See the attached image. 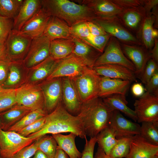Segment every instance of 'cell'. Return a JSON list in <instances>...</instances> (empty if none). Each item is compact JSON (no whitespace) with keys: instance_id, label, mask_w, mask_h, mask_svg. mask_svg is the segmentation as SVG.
<instances>
[{"instance_id":"cell-1","label":"cell","mask_w":158,"mask_h":158,"mask_svg":"<svg viewBox=\"0 0 158 158\" xmlns=\"http://www.w3.org/2000/svg\"><path fill=\"white\" fill-rule=\"evenodd\" d=\"M73 133L82 139L86 138L82 121L77 115L69 113L61 102L51 112L45 116L44 124L38 131L28 137L34 141L48 134Z\"/></svg>"},{"instance_id":"cell-2","label":"cell","mask_w":158,"mask_h":158,"mask_svg":"<svg viewBox=\"0 0 158 158\" xmlns=\"http://www.w3.org/2000/svg\"><path fill=\"white\" fill-rule=\"evenodd\" d=\"M114 110L99 97L83 103L77 115L82 121L87 136L96 137L108 126Z\"/></svg>"},{"instance_id":"cell-3","label":"cell","mask_w":158,"mask_h":158,"mask_svg":"<svg viewBox=\"0 0 158 158\" xmlns=\"http://www.w3.org/2000/svg\"><path fill=\"white\" fill-rule=\"evenodd\" d=\"M41 3L42 7L50 16L63 20L70 27L97 18L89 7L68 0H43Z\"/></svg>"},{"instance_id":"cell-4","label":"cell","mask_w":158,"mask_h":158,"mask_svg":"<svg viewBox=\"0 0 158 158\" xmlns=\"http://www.w3.org/2000/svg\"><path fill=\"white\" fill-rule=\"evenodd\" d=\"M101 77L89 67L80 75L72 78L82 103L98 97Z\"/></svg>"},{"instance_id":"cell-5","label":"cell","mask_w":158,"mask_h":158,"mask_svg":"<svg viewBox=\"0 0 158 158\" xmlns=\"http://www.w3.org/2000/svg\"><path fill=\"white\" fill-rule=\"evenodd\" d=\"M93 22L100 26L106 33L121 41V43L142 45L140 40L124 27L117 16L97 18Z\"/></svg>"},{"instance_id":"cell-6","label":"cell","mask_w":158,"mask_h":158,"mask_svg":"<svg viewBox=\"0 0 158 158\" xmlns=\"http://www.w3.org/2000/svg\"><path fill=\"white\" fill-rule=\"evenodd\" d=\"M89 67L83 60L72 53L58 60L55 68L46 80L57 78H74L81 75Z\"/></svg>"},{"instance_id":"cell-7","label":"cell","mask_w":158,"mask_h":158,"mask_svg":"<svg viewBox=\"0 0 158 158\" xmlns=\"http://www.w3.org/2000/svg\"><path fill=\"white\" fill-rule=\"evenodd\" d=\"M133 105L138 123L151 122L158 125V96L145 92Z\"/></svg>"},{"instance_id":"cell-8","label":"cell","mask_w":158,"mask_h":158,"mask_svg":"<svg viewBox=\"0 0 158 158\" xmlns=\"http://www.w3.org/2000/svg\"><path fill=\"white\" fill-rule=\"evenodd\" d=\"M104 52L98 58L94 67L106 64H117L124 66L135 72L132 63L123 53L118 40L111 36Z\"/></svg>"},{"instance_id":"cell-9","label":"cell","mask_w":158,"mask_h":158,"mask_svg":"<svg viewBox=\"0 0 158 158\" xmlns=\"http://www.w3.org/2000/svg\"><path fill=\"white\" fill-rule=\"evenodd\" d=\"M34 141L14 131L0 128V150L1 158H12L23 147Z\"/></svg>"},{"instance_id":"cell-10","label":"cell","mask_w":158,"mask_h":158,"mask_svg":"<svg viewBox=\"0 0 158 158\" xmlns=\"http://www.w3.org/2000/svg\"><path fill=\"white\" fill-rule=\"evenodd\" d=\"M16 89L17 104L32 110L45 109L44 97L40 86L28 84Z\"/></svg>"},{"instance_id":"cell-11","label":"cell","mask_w":158,"mask_h":158,"mask_svg":"<svg viewBox=\"0 0 158 158\" xmlns=\"http://www.w3.org/2000/svg\"><path fill=\"white\" fill-rule=\"evenodd\" d=\"M50 40L43 35L32 40L23 63L28 68H32L50 56Z\"/></svg>"},{"instance_id":"cell-12","label":"cell","mask_w":158,"mask_h":158,"mask_svg":"<svg viewBox=\"0 0 158 158\" xmlns=\"http://www.w3.org/2000/svg\"><path fill=\"white\" fill-rule=\"evenodd\" d=\"M47 114L54 110L61 102L62 95V78L46 80L40 86Z\"/></svg>"},{"instance_id":"cell-13","label":"cell","mask_w":158,"mask_h":158,"mask_svg":"<svg viewBox=\"0 0 158 158\" xmlns=\"http://www.w3.org/2000/svg\"><path fill=\"white\" fill-rule=\"evenodd\" d=\"M32 40L13 30L5 42L7 56L9 61L21 59L26 55Z\"/></svg>"},{"instance_id":"cell-14","label":"cell","mask_w":158,"mask_h":158,"mask_svg":"<svg viewBox=\"0 0 158 158\" xmlns=\"http://www.w3.org/2000/svg\"><path fill=\"white\" fill-rule=\"evenodd\" d=\"M51 16L42 7L18 31L32 40L43 35Z\"/></svg>"},{"instance_id":"cell-15","label":"cell","mask_w":158,"mask_h":158,"mask_svg":"<svg viewBox=\"0 0 158 158\" xmlns=\"http://www.w3.org/2000/svg\"><path fill=\"white\" fill-rule=\"evenodd\" d=\"M117 139L140 134V126L125 118L117 110H114L109 123Z\"/></svg>"},{"instance_id":"cell-16","label":"cell","mask_w":158,"mask_h":158,"mask_svg":"<svg viewBox=\"0 0 158 158\" xmlns=\"http://www.w3.org/2000/svg\"><path fill=\"white\" fill-rule=\"evenodd\" d=\"M120 44L123 53L135 66L136 78L140 79L147 61L151 59L150 52L141 46Z\"/></svg>"},{"instance_id":"cell-17","label":"cell","mask_w":158,"mask_h":158,"mask_svg":"<svg viewBox=\"0 0 158 158\" xmlns=\"http://www.w3.org/2000/svg\"><path fill=\"white\" fill-rule=\"evenodd\" d=\"M157 9V8H155L150 12L146 14L136 36L147 50H151L154 44L153 32L154 28H158Z\"/></svg>"},{"instance_id":"cell-18","label":"cell","mask_w":158,"mask_h":158,"mask_svg":"<svg viewBox=\"0 0 158 158\" xmlns=\"http://www.w3.org/2000/svg\"><path fill=\"white\" fill-rule=\"evenodd\" d=\"M62 84V103L69 113L71 114H77V115L82 103L74 83L71 78L63 77Z\"/></svg>"},{"instance_id":"cell-19","label":"cell","mask_w":158,"mask_h":158,"mask_svg":"<svg viewBox=\"0 0 158 158\" xmlns=\"http://www.w3.org/2000/svg\"><path fill=\"white\" fill-rule=\"evenodd\" d=\"M158 154V145H154L140 134L132 136L129 153L125 158H152Z\"/></svg>"},{"instance_id":"cell-20","label":"cell","mask_w":158,"mask_h":158,"mask_svg":"<svg viewBox=\"0 0 158 158\" xmlns=\"http://www.w3.org/2000/svg\"><path fill=\"white\" fill-rule=\"evenodd\" d=\"M96 73L101 76L111 78L136 81L134 72L123 66L117 64H106L93 68Z\"/></svg>"},{"instance_id":"cell-21","label":"cell","mask_w":158,"mask_h":158,"mask_svg":"<svg viewBox=\"0 0 158 158\" xmlns=\"http://www.w3.org/2000/svg\"><path fill=\"white\" fill-rule=\"evenodd\" d=\"M80 2V4L90 8L98 18L118 16L123 10L111 0H87Z\"/></svg>"},{"instance_id":"cell-22","label":"cell","mask_w":158,"mask_h":158,"mask_svg":"<svg viewBox=\"0 0 158 158\" xmlns=\"http://www.w3.org/2000/svg\"><path fill=\"white\" fill-rule=\"evenodd\" d=\"M130 83L129 81L101 76L98 97L104 98L114 94L126 95Z\"/></svg>"},{"instance_id":"cell-23","label":"cell","mask_w":158,"mask_h":158,"mask_svg":"<svg viewBox=\"0 0 158 158\" xmlns=\"http://www.w3.org/2000/svg\"><path fill=\"white\" fill-rule=\"evenodd\" d=\"M146 14L142 6L123 9L117 17L129 31L137 35L142 21Z\"/></svg>"},{"instance_id":"cell-24","label":"cell","mask_w":158,"mask_h":158,"mask_svg":"<svg viewBox=\"0 0 158 158\" xmlns=\"http://www.w3.org/2000/svg\"><path fill=\"white\" fill-rule=\"evenodd\" d=\"M50 41L58 39L71 40L70 27L63 20L51 16L43 33Z\"/></svg>"},{"instance_id":"cell-25","label":"cell","mask_w":158,"mask_h":158,"mask_svg":"<svg viewBox=\"0 0 158 158\" xmlns=\"http://www.w3.org/2000/svg\"><path fill=\"white\" fill-rule=\"evenodd\" d=\"M41 8V0H23L17 16L13 20V30L19 31Z\"/></svg>"},{"instance_id":"cell-26","label":"cell","mask_w":158,"mask_h":158,"mask_svg":"<svg viewBox=\"0 0 158 158\" xmlns=\"http://www.w3.org/2000/svg\"><path fill=\"white\" fill-rule=\"evenodd\" d=\"M72 40L74 43L72 53L83 60L89 67L93 68L101 53L79 38L72 36Z\"/></svg>"},{"instance_id":"cell-27","label":"cell","mask_w":158,"mask_h":158,"mask_svg":"<svg viewBox=\"0 0 158 158\" xmlns=\"http://www.w3.org/2000/svg\"><path fill=\"white\" fill-rule=\"evenodd\" d=\"M32 111L30 109L16 104L8 110L0 113L1 129L7 130Z\"/></svg>"},{"instance_id":"cell-28","label":"cell","mask_w":158,"mask_h":158,"mask_svg":"<svg viewBox=\"0 0 158 158\" xmlns=\"http://www.w3.org/2000/svg\"><path fill=\"white\" fill-rule=\"evenodd\" d=\"M56 140L57 148L63 151L69 158H80L82 153L78 150L75 144V140L77 136L73 133L67 135L61 133L52 135Z\"/></svg>"},{"instance_id":"cell-29","label":"cell","mask_w":158,"mask_h":158,"mask_svg":"<svg viewBox=\"0 0 158 158\" xmlns=\"http://www.w3.org/2000/svg\"><path fill=\"white\" fill-rule=\"evenodd\" d=\"M104 102L113 110L121 112L135 122L137 118L134 110L127 106L128 102L125 95L114 94L104 98Z\"/></svg>"},{"instance_id":"cell-30","label":"cell","mask_w":158,"mask_h":158,"mask_svg":"<svg viewBox=\"0 0 158 158\" xmlns=\"http://www.w3.org/2000/svg\"><path fill=\"white\" fill-rule=\"evenodd\" d=\"M74 43L72 39H58L51 40L50 56L56 60L61 59L72 53Z\"/></svg>"},{"instance_id":"cell-31","label":"cell","mask_w":158,"mask_h":158,"mask_svg":"<svg viewBox=\"0 0 158 158\" xmlns=\"http://www.w3.org/2000/svg\"><path fill=\"white\" fill-rule=\"evenodd\" d=\"M58 60L49 56L44 61L32 68L34 72L30 78L31 81L34 82L46 79L53 71Z\"/></svg>"},{"instance_id":"cell-32","label":"cell","mask_w":158,"mask_h":158,"mask_svg":"<svg viewBox=\"0 0 158 158\" xmlns=\"http://www.w3.org/2000/svg\"><path fill=\"white\" fill-rule=\"evenodd\" d=\"M95 138L98 147L108 156L118 141L113 131L108 126L100 131Z\"/></svg>"},{"instance_id":"cell-33","label":"cell","mask_w":158,"mask_h":158,"mask_svg":"<svg viewBox=\"0 0 158 158\" xmlns=\"http://www.w3.org/2000/svg\"><path fill=\"white\" fill-rule=\"evenodd\" d=\"M47 114L45 109H44L32 111L7 130L18 132L37 120L46 116Z\"/></svg>"},{"instance_id":"cell-34","label":"cell","mask_w":158,"mask_h":158,"mask_svg":"<svg viewBox=\"0 0 158 158\" xmlns=\"http://www.w3.org/2000/svg\"><path fill=\"white\" fill-rule=\"evenodd\" d=\"M23 1V0H0V16L13 20Z\"/></svg>"},{"instance_id":"cell-35","label":"cell","mask_w":158,"mask_h":158,"mask_svg":"<svg viewBox=\"0 0 158 158\" xmlns=\"http://www.w3.org/2000/svg\"><path fill=\"white\" fill-rule=\"evenodd\" d=\"M36 141L38 150L44 153L48 158H54L56 153L57 144L52 135H46Z\"/></svg>"},{"instance_id":"cell-36","label":"cell","mask_w":158,"mask_h":158,"mask_svg":"<svg viewBox=\"0 0 158 158\" xmlns=\"http://www.w3.org/2000/svg\"><path fill=\"white\" fill-rule=\"evenodd\" d=\"M17 104L16 89L2 87L0 90V113Z\"/></svg>"},{"instance_id":"cell-37","label":"cell","mask_w":158,"mask_h":158,"mask_svg":"<svg viewBox=\"0 0 158 158\" xmlns=\"http://www.w3.org/2000/svg\"><path fill=\"white\" fill-rule=\"evenodd\" d=\"M132 137H126L118 139L109 156L112 158H125L129 151Z\"/></svg>"},{"instance_id":"cell-38","label":"cell","mask_w":158,"mask_h":158,"mask_svg":"<svg viewBox=\"0 0 158 158\" xmlns=\"http://www.w3.org/2000/svg\"><path fill=\"white\" fill-rule=\"evenodd\" d=\"M141 123L140 134L149 142L158 145V125L151 122Z\"/></svg>"},{"instance_id":"cell-39","label":"cell","mask_w":158,"mask_h":158,"mask_svg":"<svg viewBox=\"0 0 158 158\" xmlns=\"http://www.w3.org/2000/svg\"><path fill=\"white\" fill-rule=\"evenodd\" d=\"M111 36L105 35L94 36L90 34L87 37L81 39L101 53H103L105 47Z\"/></svg>"},{"instance_id":"cell-40","label":"cell","mask_w":158,"mask_h":158,"mask_svg":"<svg viewBox=\"0 0 158 158\" xmlns=\"http://www.w3.org/2000/svg\"><path fill=\"white\" fill-rule=\"evenodd\" d=\"M18 65V63L16 62H11L7 77L3 86H11L19 82L21 75Z\"/></svg>"},{"instance_id":"cell-41","label":"cell","mask_w":158,"mask_h":158,"mask_svg":"<svg viewBox=\"0 0 158 158\" xmlns=\"http://www.w3.org/2000/svg\"><path fill=\"white\" fill-rule=\"evenodd\" d=\"M13 20L0 16V42L5 43L13 29Z\"/></svg>"},{"instance_id":"cell-42","label":"cell","mask_w":158,"mask_h":158,"mask_svg":"<svg viewBox=\"0 0 158 158\" xmlns=\"http://www.w3.org/2000/svg\"><path fill=\"white\" fill-rule=\"evenodd\" d=\"M72 36L80 39L86 38L90 34L86 22H80L70 27Z\"/></svg>"},{"instance_id":"cell-43","label":"cell","mask_w":158,"mask_h":158,"mask_svg":"<svg viewBox=\"0 0 158 158\" xmlns=\"http://www.w3.org/2000/svg\"><path fill=\"white\" fill-rule=\"evenodd\" d=\"M158 71L157 63L150 59L147 61L140 78L142 82L145 85L149 81L153 75Z\"/></svg>"},{"instance_id":"cell-44","label":"cell","mask_w":158,"mask_h":158,"mask_svg":"<svg viewBox=\"0 0 158 158\" xmlns=\"http://www.w3.org/2000/svg\"><path fill=\"white\" fill-rule=\"evenodd\" d=\"M45 118V116L37 120L17 133L24 137H27L29 135L36 132L43 126Z\"/></svg>"},{"instance_id":"cell-45","label":"cell","mask_w":158,"mask_h":158,"mask_svg":"<svg viewBox=\"0 0 158 158\" xmlns=\"http://www.w3.org/2000/svg\"><path fill=\"white\" fill-rule=\"evenodd\" d=\"M37 150V142L35 140L31 144L20 150L12 158H30Z\"/></svg>"},{"instance_id":"cell-46","label":"cell","mask_w":158,"mask_h":158,"mask_svg":"<svg viewBox=\"0 0 158 158\" xmlns=\"http://www.w3.org/2000/svg\"><path fill=\"white\" fill-rule=\"evenodd\" d=\"M85 143L80 158H94V152L96 139L95 137L90 138L89 140L85 139Z\"/></svg>"},{"instance_id":"cell-47","label":"cell","mask_w":158,"mask_h":158,"mask_svg":"<svg viewBox=\"0 0 158 158\" xmlns=\"http://www.w3.org/2000/svg\"><path fill=\"white\" fill-rule=\"evenodd\" d=\"M111 0L123 9L143 6L144 3V0Z\"/></svg>"},{"instance_id":"cell-48","label":"cell","mask_w":158,"mask_h":158,"mask_svg":"<svg viewBox=\"0 0 158 158\" xmlns=\"http://www.w3.org/2000/svg\"><path fill=\"white\" fill-rule=\"evenodd\" d=\"M145 89L146 92L158 96V71L153 75L145 84Z\"/></svg>"},{"instance_id":"cell-49","label":"cell","mask_w":158,"mask_h":158,"mask_svg":"<svg viewBox=\"0 0 158 158\" xmlns=\"http://www.w3.org/2000/svg\"><path fill=\"white\" fill-rule=\"evenodd\" d=\"M11 62L7 60L0 61V86L2 87L6 80Z\"/></svg>"},{"instance_id":"cell-50","label":"cell","mask_w":158,"mask_h":158,"mask_svg":"<svg viewBox=\"0 0 158 158\" xmlns=\"http://www.w3.org/2000/svg\"><path fill=\"white\" fill-rule=\"evenodd\" d=\"M86 23L91 34L94 36L105 35L108 33L99 25L93 21H86Z\"/></svg>"},{"instance_id":"cell-51","label":"cell","mask_w":158,"mask_h":158,"mask_svg":"<svg viewBox=\"0 0 158 158\" xmlns=\"http://www.w3.org/2000/svg\"><path fill=\"white\" fill-rule=\"evenodd\" d=\"M145 89L142 84L136 83L133 84L131 87L132 94L135 97H140L145 92Z\"/></svg>"},{"instance_id":"cell-52","label":"cell","mask_w":158,"mask_h":158,"mask_svg":"<svg viewBox=\"0 0 158 158\" xmlns=\"http://www.w3.org/2000/svg\"><path fill=\"white\" fill-rule=\"evenodd\" d=\"M158 4V0H144L143 6L146 14L150 12L153 8L157 6Z\"/></svg>"},{"instance_id":"cell-53","label":"cell","mask_w":158,"mask_h":158,"mask_svg":"<svg viewBox=\"0 0 158 158\" xmlns=\"http://www.w3.org/2000/svg\"><path fill=\"white\" fill-rule=\"evenodd\" d=\"M151 58L158 63V40L157 38L154 40V44L150 52Z\"/></svg>"},{"instance_id":"cell-54","label":"cell","mask_w":158,"mask_h":158,"mask_svg":"<svg viewBox=\"0 0 158 158\" xmlns=\"http://www.w3.org/2000/svg\"><path fill=\"white\" fill-rule=\"evenodd\" d=\"M6 60L9 61L7 56L5 43L0 42V61Z\"/></svg>"},{"instance_id":"cell-55","label":"cell","mask_w":158,"mask_h":158,"mask_svg":"<svg viewBox=\"0 0 158 158\" xmlns=\"http://www.w3.org/2000/svg\"><path fill=\"white\" fill-rule=\"evenodd\" d=\"M94 158H112L106 154L100 147H98Z\"/></svg>"},{"instance_id":"cell-56","label":"cell","mask_w":158,"mask_h":158,"mask_svg":"<svg viewBox=\"0 0 158 158\" xmlns=\"http://www.w3.org/2000/svg\"><path fill=\"white\" fill-rule=\"evenodd\" d=\"M54 158H69L68 155L62 150L57 148Z\"/></svg>"},{"instance_id":"cell-57","label":"cell","mask_w":158,"mask_h":158,"mask_svg":"<svg viewBox=\"0 0 158 158\" xmlns=\"http://www.w3.org/2000/svg\"><path fill=\"white\" fill-rule=\"evenodd\" d=\"M34 155L33 158H48L44 153L39 150L36 151Z\"/></svg>"},{"instance_id":"cell-58","label":"cell","mask_w":158,"mask_h":158,"mask_svg":"<svg viewBox=\"0 0 158 158\" xmlns=\"http://www.w3.org/2000/svg\"><path fill=\"white\" fill-rule=\"evenodd\" d=\"M152 158H158V154L155 155Z\"/></svg>"},{"instance_id":"cell-59","label":"cell","mask_w":158,"mask_h":158,"mask_svg":"<svg viewBox=\"0 0 158 158\" xmlns=\"http://www.w3.org/2000/svg\"><path fill=\"white\" fill-rule=\"evenodd\" d=\"M2 127V124H1V121L0 119V128H1Z\"/></svg>"},{"instance_id":"cell-60","label":"cell","mask_w":158,"mask_h":158,"mask_svg":"<svg viewBox=\"0 0 158 158\" xmlns=\"http://www.w3.org/2000/svg\"><path fill=\"white\" fill-rule=\"evenodd\" d=\"M2 88V87L0 86V90H1Z\"/></svg>"},{"instance_id":"cell-61","label":"cell","mask_w":158,"mask_h":158,"mask_svg":"<svg viewBox=\"0 0 158 158\" xmlns=\"http://www.w3.org/2000/svg\"><path fill=\"white\" fill-rule=\"evenodd\" d=\"M0 158H1V154H0Z\"/></svg>"},{"instance_id":"cell-62","label":"cell","mask_w":158,"mask_h":158,"mask_svg":"<svg viewBox=\"0 0 158 158\" xmlns=\"http://www.w3.org/2000/svg\"></svg>"}]
</instances>
